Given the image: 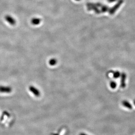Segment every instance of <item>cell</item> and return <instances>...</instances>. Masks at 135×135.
I'll list each match as a JSON object with an SVG mask.
<instances>
[{"label":"cell","mask_w":135,"mask_h":135,"mask_svg":"<svg viewBox=\"0 0 135 135\" xmlns=\"http://www.w3.org/2000/svg\"><path fill=\"white\" fill-rule=\"evenodd\" d=\"M5 20L7 22L11 25L14 26L16 24V20L14 18L10 15H7L5 16Z\"/></svg>","instance_id":"6da1fadb"},{"label":"cell","mask_w":135,"mask_h":135,"mask_svg":"<svg viewBox=\"0 0 135 135\" xmlns=\"http://www.w3.org/2000/svg\"><path fill=\"white\" fill-rule=\"evenodd\" d=\"M11 91V89L10 87L0 86V92L10 93Z\"/></svg>","instance_id":"7a4b0ae2"},{"label":"cell","mask_w":135,"mask_h":135,"mask_svg":"<svg viewBox=\"0 0 135 135\" xmlns=\"http://www.w3.org/2000/svg\"><path fill=\"white\" fill-rule=\"evenodd\" d=\"M41 22V19L39 18H33L32 19L31 23L33 25L37 26L39 25Z\"/></svg>","instance_id":"3957f363"},{"label":"cell","mask_w":135,"mask_h":135,"mask_svg":"<svg viewBox=\"0 0 135 135\" xmlns=\"http://www.w3.org/2000/svg\"><path fill=\"white\" fill-rule=\"evenodd\" d=\"M29 89H30V91L32 92L33 93V94H35L36 96H39V95H40L39 92L38 91V90L36 89L35 87H33L32 86H31V87H30Z\"/></svg>","instance_id":"277c9868"},{"label":"cell","mask_w":135,"mask_h":135,"mask_svg":"<svg viewBox=\"0 0 135 135\" xmlns=\"http://www.w3.org/2000/svg\"><path fill=\"white\" fill-rule=\"evenodd\" d=\"M123 105H124L125 106L127 107V108H129L130 109H132V106L130 105V103L129 102H126V101H124L123 102Z\"/></svg>","instance_id":"5b68a950"},{"label":"cell","mask_w":135,"mask_h":135,"mask_svg":"<svg viewBox=\"0 0 135 135\" xmlns=\"http://www.w3.org/2000/svg\"><path fill=\"white\" fill-rule=\"evenodd\" d=\"M56 61L55 59H51V60L49 61V64L51 65H54L56 64Z\"/></svg>","instance_id":"8992f818"},{"label":"cell","mask_w":135,"mask_h":135,"mask_svg":"<svg viewBox=\"0 0 135 135\" xmlns=\"http://www.w3.org/2000/svg\"><path fill=\"white\" fill-rule=\"evenodd\" d=\"M110 86H111V87L114 89V88H115L116 87V84H115V82H112L110 84Z\"/></svg>","instance_id":"52a82bcc"},{"label":"cell","mask_w":135,"mask_h":135,"mask_svg":"<svg viewBox=\"0 0 135 135\" xmlns=\"http://www.w3.org/2000/svg\"><path fill=\"white\" fill-rule=\"evenodd\" d=\"M119 75H120L119 73V72H115L113 76L115 78H117L119 76Z\"/></svg>","instance_id":"ba28073f"},{"label":"cell","mask_w":135,"mask_h":135,"mask_svg":"<svg viewBox=\"0 0 135 135\" xmlns=\"http://www.w3.org/2000/svg\"><path fill=\"white\" fill-rule=\"evenodd\" d=\"M134 104H135V100L134 101Z\"/></svg>","instance_id":"9c48e42d"}]
</instances>
